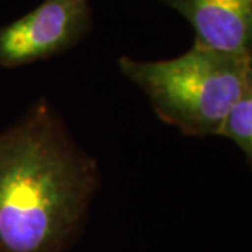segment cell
I'll return each mask as SVG.
<instances>
[{
	"label": "cell",
	"instance_id": "6da1fadb",
	"mask_svg": "<svg viewBox=\"0 0 252 252\" xmlns=\"http://www.w3.org/2000/svg\"><path fill=\"white\" fill-rule=\"evenodd\" d=\"M101 174L48 99L0 133V252H66L81 237Z\"/></svg>",
	"mask_w": 252,
	"mask_h": 252
},
{
	"label": "cell",
	"instance_id": "7a4b0ae2",
	"mask_svg": "<svg viewBox=\"0 0 252 252\" xmlns=\"http://www.w3.org/2000/svg\"><path fill=\"white\" fill-rule=\"evenodd\" d=\"M118 67L146 94L161 121L196 137L220 136L252 81V64L195 42L185 54L164 61L121 56Z\"/></svg>",
	"mask_w": 252,
	"mask_h": 252
},
{
	"label": "cell",
	"instance_id": "3957f363",
	"mask_svg": "<svg viewBox=\"0 0 252 252\" xmlns=\"http://www.w3.org/2000/svg\"><path fill=\"white\" fill-rule=\"evenodd\" d=\"M90 0H44L0 28V66L20 67L62 55L93 30Z\"/></svg>",
	"mask_w": 252,
	"mask_h": 252
},
{
	"label": "cell",
	"instance_id": "277c9868",
	"mask_svg": "<svg viewBox=\"0 0 252 252\" xmlns=\"http://www.w3.org/2000/svg\"><path fill=\"white\" fill-rule=\"evenodd\" d=\"M187 18L195 44L252 64V0H158Z\"/></svg>",
	"mask_w": 252,
	"mask_h": 252
},
{
	"label": "cell",
	"instance_id": "5b68a950",
	"mask_svg": "<svg viewBox=\"0 0 252 252\" xmlns=\"http://www.w3.org/2000/svg\"><path fill=\"white\" fill-rule=\"evenodd\" d=\"M220 136L238 146L252 168V81L225 118Z\"/></svg>",
	"mask_w": 252,
	"mask_h": 252
}]
</instances>
